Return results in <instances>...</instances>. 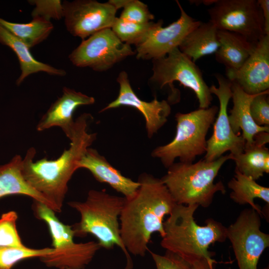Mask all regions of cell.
Segmentation results:
<instances>
[{
    "label": "cell",
    "mask_w": 269,
    "mask_h": 269,
    "mask_svg": "<svg viewBox=\"0 0 269 269\" xmlns=\"http://www.w3.org/2000/svg\"><path fill=\"white\" fill-rule=\"evenodd\" d=\"M95 102L93 97L64 87L62 96L51 104L42 116L36 130L42 132L52 127H59L70 139L75 125L73 119L74 111L79 106L92 105Z\"/></svg>",
    "instance_id": "e0dca14e"
},
{
    "label": "cell",
    "mask_w": 269,
    "mask_h": 269,
    "mask_svg": "<svg viewBox=\"0 0 269 269\" xmlns=\"http://www.w3.org/2000/svg\"><path fill=\"white\" fill-rule=\"evenodd\" d=\"M180 11L179 18L166 27L162 20L151 22L147 30L135 44L136 58L152 60L165 57L178 47L184 37L198 26L201 21L189 16L180 2L176 0Z\"/></svg>",
    "instance_id": "4fadbf2b"
},
{
    "label": "cell",
    "mask_w": 269,
    "mask_h": 269,
    "mask_svg": "<svg viewBox=\"0 0 269 269\" xmlns=\"http://www.w3.org/2000/svg\"><path fill=\"white\" fill-rule=\"evenodd\" d=\"M269 142V132H261L256 134L253 137V144L263 146Z\"/></svg>",
    "instance_id": "e575fe53"
},
{
    "label": "cell",
    "mask_w": 269,
    "mask_h": 269,
    "mask_svg": "<svg viewBox=\"0 0 269 269\" xmlns=\"http://www.w3.org/2000/svg\"><path fill=\"white\" fill-rule=\"evenodd\" d=\"M156 269H190L191 264L177 255L169 251L160 255L149 250Z\"/></svg>",
    "instance_id": "d6a6232c"
},
{
    "label": "cell",
    "mask_w": 269,
    "mask_h": 269,
    "mask_svg": "<svg viewBox=\"0 0 269 269\" xmlns=\"http://www.w3.org/2000/svg\"><path fill=\"white\" fill-rule=\"evenodd\" d=\"M269 91L257 94L252 100L250 110L255 123L259 126L269 127Z\"/></svg>",
    "instance_id": "4dcf8cb0"
},
{
    "label": "cell",
    "mask_w": 269,
    "mask_h": 269,
    "mask_svg": "<svg viewBox=\"0 0 269 269\" xmlns=\"http://www.w3.org/2000/svg\"><path fill=\"white\" fill-rule=\"evenodd\" d=\"M258 2L262 10L265 34L269 35V0H258Z\"/></svg>",
    "instance_id": "836d02e7"
},
{
    "label": "cell",
    "mask_w": 269,
    "mask_h": 269,
    "mask_svg": "<svg viewBox=\"0 0 269 269\" xmlns=\"http://www.w3.org/2000/svg\"><path fill=\"white\" fill-rule=\"evenodd\" d=\"M17 213L10 211L0 218V248L22 247V243L16 228Z\"/></svg>",
    "instance_id": "f1b7e54d"
},
{
    "label": "cell",
    "mask_w": 269,
    "mask_h": 269,
    "mask_svg": "<svg viewBox=\"0 0 269 269\" xmlns=\"http://www.w3.org/2000/svg\"><path fill=\"white\" fill-rule=\"evenodd\" d=\"M22 160L21 156L16 154L8 163L0 165V198L11 195L28 196L51 209L48 201L33 189L23 178Z\"/></svg>",
    "instance_id": "603a6c76"
},
{
    "label": "cell",
    "mask_w": 269,
    "mask_h": 269,
    "mask_svg": "<svg viewBox=\"0 0 269 269\" xmlns=\"http://www.w3.org/2000/svg\"><path fill=\"white\" fill-rule=\"evenodd\" d=\"M53 248L32 249L22 247L0 248V269H11L20 261L35 257L40 258L52 253Z\"/></svg>",
    "instance_id": "4316f807"
},
{
    "label": "cell",
    "mask_w": 269,
    "mask_h": 269,
    "mask_svg": "<svg viewBox=\"0 0 269 269\" xmlns=\"http://www.w3.org/2000/svg\"><path fill=\"white\" fill-rule=\"evenodd\" d=\"M152 75L151 84L159 89L168 86L174 97L180 99L173 82L192 90L198 100L199 108L209 107L213 100L209 87L203 79L199 67L189 57L182 53L178 47L170 51L165 57L152 60Z\"/></svg>",
    "instance_id": "ba28073f"
},
{
    "label": "cell",
    "mask_w": 269,
    "mask_h": 269,
    "mask_svg": "<svg viewBox=\"0 0 269 269\" xmlns=\"http://www.w3.org/2000/svg\"><path fill=\"white\" fill-rule=\"evenodd\" d=\"M216 0H190L191 3H196L198 5L200 3H204L205 5H209L213 4Z\"/></svg>",
    "instance_id": "8d00e7d4"
},
{
    "label": "cell",
    "mask_w": 269,
    "mask_h": 269,
    "mask_svg": "<svg viewBox=\"0 0 269 269\" xmlns=\"http://www.w3.org/2000/svg\"><path fill=\"white\" fill-rule=\"evenodd\" d=\"M261 216L253 208L243 210L227 227L239 269H258L261 256L269 246V235L261 230Z\"/></svg>",
    "instance_id": "30bf717a"
},
{
    "label": "cell",
    "mask_w": 269,
    "mask_h": 269,
    "mask_svg": "<svg viewBox=\"0 0 269 269\" xmlns=\"http://www.w3.org/2000/svg\"><path fill=\"white\" fill-rule=\"evenodd\" d=\"M217 34L220 47L215 53L216 60L225 66L226 71L238 70L252 54L256 44L229 31L218 30Z\"/></svg>",
    "instance_id": "ffe728a7"
},
{
    "label": "cell",
    "mask_w": 269,
    "mask_h": 269,
    "mask_svg": "<svg viewBox=\"0 0 269 269\" xmlns=\"http://www.w3.org/2000/svg\"><path fill=\"white\" fill-rule=\"evenodd\" d=\"M93 118L83 113L75 121L70 146L56 159L44 157L34 160L36 150L30 147L22 160V174L27 183L41 194L55 212H61L68 191V183L78 169L77 162L97 138L88 127Z\"/></svg>",
    "instance_id": "7a4b0ae2"
},
{
    "label": "cell",
    "mask_w": 269,
    "mask_h": 269,
    "mask_svg": "<svg viewBox=\"0 0 269 269\" xmlns=\"http://www.w3.org/2000/svg\"><path fill=\"white\" fill-rule=\"evenodd\" d=\"M232 160L235 163V171L255 180L269 173V150L266 146L253 143L245 147L241 153L232 154Z\"/></svg>",
    "instance_id": "d4e9b609"
},
{
    "label": "cell",
    "mask_w": 269,
    "mask_h": 269,
    "mask_svg": "<svg viewBox=\"0 0 269 269\" xmlns=\"http://www.w3.org/2000/svg\"><path fill=\"white\" fill-rule=\"evenodd\" d=\"M133 54L130 45L121 41L109 28L83 40L69 54V59L75 66L104 71Z\"/></svg>",
    "instance_id": "8fae6325"
},
{
    "label": "cell",
    "mask_w": 269,
    "mask_h": 269,
    "mask_svg": "<svg viewBox=\"0 0 269 269\" xmlns=\"http://www.w3.org/2000/svg\"><path fill=\"white\" fill-rule=\"evenodd\" d=\"M226 77L249 95L269 88V35H265L244 64L236 71H226Z\"/></svg>",
    "instance_id": "2e32d148"
},
{
    "label": "cell",
    "mask_w": 269,
    "mask_h": 269,
    "mask_svg": "<svg viewBox=\"0 0 269 269\" xmlns=\"http://www.w3.org/2000/svg\"><path fill=\"white\" fill-rule=\"evenodd\" d=\"M126 198L107 193L105 190H90L84 201H70L68 204L77 211L80 220L72 227L75 236L90 234L97 240L101 248L110 250L120 247L127 260L125 269H132L133 263L121 236L120 216Z\"/></svg>",
    "instance_id": "277c9868"
},
{
    "label": "cell",
    "mask_w": 269,
    "mask_h": 269,
    "mask_svg": "<svg viewBox=\"0 0 269 269\" xmlns=\"http://www.w3.org/2000/svg\"><path fill=\"white\" fill-rule=\"evenodd\" d=\"M117 82L120 85L118 96L100 112L121 106L135 108L144 117L147 136L151 138L167 122L171 111L170 104L167 100L158 101L156 97L150 102L141 100L132 89L125 71L120 73Z\"/></svg>",
    "instance_id": "9a60e30c"
},
{
    "label": "cell",
    "mask_w": 269,
    "mask_h": 269,
    "mask_svg": "<svg viewBox=\"0 0 269 269\" xmlns=\"http://www.w3.org/2000/svg\"><path fill=\"white\" fill-rule=\"evenodd\" d=\"M120 18L138 23H147L154 19L147 5L138 0H126Z\"/></svg>",
    "instance_id": "f546056e"
},
{
    "label": "cell",
    "mask_w": 269,
    "mask_h": 269,
    "mask_svg": "<svg viewBox=\"0 0 269 269\" xmlns=\"http://www.w3.org/2000/svg\"><path fill=\"white\" fill-rule=\"evenodd\" d=\"M0 25L25 43L29 48L45 40L54 26L50 20L42 17H33L26 23L12 22L0 18Z\"/></svg>",
    "instance_id": "484cf974"
},
{
    "label": "cell",
    "mask_w": 269,
    "mask_h": 269,
    "mask_svg": "<svg viewBox=\"0 0 269 269\" xmlns=\"http://www.w3.org/2000/svg\"><path fill=\"white\" fill-rule=\"evenodd\" d=\"M218 30L210 21H201L184 37L178 48L195 63L203 56L216 52L220 47Z\"/></svg>",
    "instance_id": "7402d4cb"
},
{
    "label": "cell",
    "mask_w": 269,
    "mask_h": 269,
    "mask_svg": "<svg viewBox=\"0 0 269 269\" xmlns=\"http://www.w3.org/2000/svg\"><path fill=\"white\" fill-rule=\"evenodd\" d=\"M218 110L219 107L214 105L189 113H176L175 136L170 142L155 148L151 156L158 158L167 168L177 158L181 162L193 163L198 156L206 153V135Z\"/></svg>",
    "instance_id": "8992f818"
},
{
    "label": "cell",
    "mask_w": 269,
    "mask_h": 269,
    "mask_svg": "<svg viewBox=\"0 0 269 269\" xmlns=\"http://www.w3.org/2000/svg\"><path fill=\"white\" fill-rule=\"evenodd\" d=\"M0 43L9 47L15 53L18 59L21 74L16 81L17 85L21 84L28 76L39 72L58 76H63L66 74L63 69L56 68L37 61L32 56L29 48L25 43L1 25Z\"/></svg>",
    "instance_id": "44dd1931"
},
{
    "label": "cell",
    "mask_w": 269,
    "mask_h": 269,
    "mask_svg": "<svg viewBox=\"0 0 269 269\" xmlns=\"http://www.w3.org/2000/svg\"><path fill=\"white\" fill-rule=\"evenodd\" d=\"M263 269H269V267H267Z\"/></svg>",
    "instance_id": "74e56055"
},
{
    "label": "cell",
    "mask_w": 269,
    "mask_h": 269,
    "mask_svg": "<svg viewBox=\"0 0 269 269\" xmlns=\"http://www.w3.org/2000/svg\"><path fill=\"white\" fill-rule=\"evenodd\" d=\"M234 177L228 183L232 191L230 196L240 205L249 204L262 217V210L256 204L254 199L259 198L269 204V188L259 184L256 180L235 170Z\"/></svg>",
    "instance_id": "cb8c5ba5"
},
{
    "label": "cell",
    "mask_w": 269,
    "mask_h": 269,
    "mask_svg": "<svg viewBox=\"0 0 269 269\" xmlns=\"http://www.w3.org/2000/svg\"><path fill=\"white\" fill-rule=\"evenodd\" d=\"M207 11L218 30L239 34L257 44L266 35L262 9L256 0H216Z\"/></svg>",
    "instance_id": "9c48e42d"
},
{
    "label": "cell",
    "mask_w": 269,
    "mask_h": 269,
    "mask_svg": "<svg viewBox=\"0 0 269 269\" xmlns=\"http://www.w3.org/2000/svg\"><path fill=\"white\" fill-rule=\"evenodd\" d=\"M135 194L126 198L120 216V233L129 253L143 257L153 233L165 234L163 219L177 204L161 179L142 173Z\"/></svg>",
    "instance_id": "6da1fadb"
},
{
    "label": "cell",
    "mask_w": 269,
    "mask_h": 269,
    "mask_svg": "<svg viewBox=\"0 0 269 269\" xmlns=\"http://www.w3.org/2000/svg\"><path fill=\"white\" fill-rule=\"evenodd\" d=\"M32 208L35 216L47 225L52 240L54 251L39 258L41 262L58 269H84L101 248L98 242H74L72 227L61 222L52 209L35 200Z\"/></svg>",
    "instance_id": "52a82bcc"
},
{
    "label": "cell",
    "mask_w": 269,
    "mask_h": 269,
    "mask_svg": "<svg viewBox=\"0 0 269 269\" xmlns=\"http://www.w3.org/2000/svg\"><path fill=\"white\" fill-rule=\"evenodd\" d=\"M230 159L231 153L212 161L202 159L195 163L174 162L160 179L176 204L207 208L217 192H226L223 183H215L214 180L224 163Z\"/></svg>",
    "instance_id": "5b68a950"
},
{
    "label": "cell",
    "mask_w": 269,
    "mask_h": 269,
    "mask_svg": "<svg viewBox=\"0 0 269 269\" xmlns=\"http://www.w3.org/2000/svg\"><path fill=\"white\" fill-rule=\"evenodd\" d=\"M218 87L212 85L210 91L216 95L219 102L218 116L213 125L211 136L207 140V149L204 159L208 161H214L227 151L232 155L241 153L245 149L246 141L242 134L234 133L231 127L227 112L228 106L232 98V82L227 77L216 73Z\"/></svg>",
    "instance_id": "7c38bea8"
},
{
    "label": "cell",
    "mask_w": 269,
    "mask_h": 269,
    "mask_svg": "<svg viewBox=\"0 0 269 269\" xmlns=\"http://www.w3.org/2000/svg\"><path fill=\"white\" fill-rule=\"evenodd\" d=\"M232 82V99L233 106L228 115L229 121L234 133L241 134L246 141V146L252 145L254 135L261 132H269V127L259 126L252 119L250 110L251 102L257 95L245 92L238 84Z\"/></svg>",
    "instance_id": "d6986e66"
},
{
    "label": "cell",
    "mask_w": 269,
    "mask_h": 269,
    "mask_svg": "<svg viewBox=\"0 0 269 269\" xmlns=\"http://www.w3.org/2000/svg\"><path fill=\"white\" fill-rule=\"evenodd\" d=\"M77 165L78 169H88L97 181L109 184L116 191L123 194L126 198L132 197L140 185L138 181H134L124 176L96 149L90 147Z\"/></svg>",
    "instance_id": "ac0fdd59"
},
{
    "label": "cell",
    "mask_w": 269,
    "mask_h": 269,
    "mask_svg": "<svg viewBox=\"0 0 269 269\" xmlns=\"http://www.w3.org/2000/svg\"><path fill=\"white\" fill-rule=\"evenodd\" d=\"M28 1L35 5L31 13L32 17L40 16L48 20L50 18L60 19L63 17L62 2L60 0H33Z\"/></svg>",
    "instance_id": "1f68e13d"
},
{
    "label": "cell",
    "mask_w": 269,
    "mask_h": 269,
    "mask_svg": "<svg viewBox=\"0 0 269 269\" xmlns=\"http://www.w3.org/2000/svg\"><path fill=\"white\" fill-rule=\"evenodd\" d=\"M67 30L73 36L85 39L106 28H111L117 9L109 1L76 0L62 2Z\"/></svg>",
    "instance_id": "5bb4252c"
},
{
    "label": "cell",
    "mask_w": 269,
    "mask_h": 269,
    "mask_svg": "<svg viewBox=\"0 0 269 269\" xmlns=\"http://www.w3.org/2000/svg\"><path fill=\"white\" fill-rule=\"evenodd\" d=\"M190 269H214L213 265L209 264V263L204 259H200L193 262L191 265Z\"/></svg>",
    "instance_id": "d590c367"
},
{
    "label": "cell",
    "mask_w": 269,
    "mask_h": 269,
    "mask_svg": "<svg viewBox=\"0 0 269 269\" xmlns=\"http://www.w3.org/2000/svg\"><path fill=\"white\" fill-rule=\"evenodd\" d=\"M151 22L142 24L116 17L111 29L121 41L135 45L146 32Z\"/></svg>",
    "instance_id": "83f0119b"
},
{
    "label": "cell",
    "mask_w": 269,
    "mask_h": 269,
    "mask_svg": "<svg viewBox=\"0 0 269 269\" xmlns=\"http://www.w3.org/2000/svg\"><path fill=\"white\" fill-rule=\"evenodd\" d=\"M198 206L177 204L175 206L163 222L165 234L160 245L191 265L204 259L213 265L217 262L212 258L214 255L209 247L216 242L226 241L227 227L212 218L207 219L205 225H198L193 217Z\"/></svg>",
    "instance_id": "3957f363"
}]
</instances>
